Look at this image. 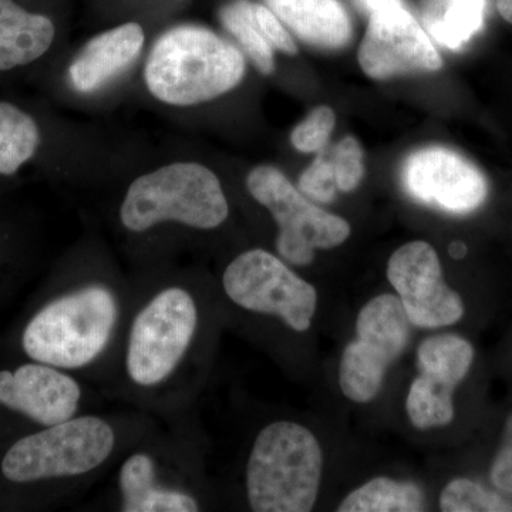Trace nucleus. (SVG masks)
Returning <instances> with one entry per match:
<instances>
[{
  "instance_id": "obj_27",
  "label": "nucleus",
  "mask_w": 512,
  "mask_h": 512,
  "mask_svg": "<svg viewBox=\"0 0 512 512\" xmlns=\"http://www.w3.org/2000/svg\"><path fill=\"white\" fill-rule=\"evenodd\" d=\"M252 6H254L256 22H258L259 28H261L266 40L271 43L272 47L279 50V52L285 53V55H298V46L293 42L292 36L285 29L281 19L264 5L254 3Z\"/></svg>"
},
{
  "instance_id": "obj_24",
  "label": "nucleus",
  "mask_w": 512,
  "mask_h": 512,
  "mask_svg": "<svg viewBox=\"0 0 512 512\" xmlns=\"http://www.w3.org/2000/svg\"><path fill=\"white\" fill-rule=\"evenodd\" d=\"M335 111L328 106H319L293 128L291 143L301 153H318L328 144L335 128Z\"/></svg>"
},
{
  "instance_id": "obj_18",
  "label": "nucleus",
  "mask_w": 512,
  "mask_h": 512,
  "mask_svg": "<svg viewBox=\"0 0 512 512\" xmlns=\"http://www.w3.org/2000/svg\"><path fill=\"white\" fill-rule=\"evenodd\" d=\"M56 29L52 19L0 0V72L26 66L46 55Z\"/></svg>"
},
{
  "instance_id": "obj_30",
  "label": "nucleus",
  "mask_w": 512,
  "mask_h": 512,
  "mask_svg": "<svg viewBox=\"0 0 512 512\" xmlns=\"http://www.w3.org/2000/svg\"><path fill=\"white\" fill-rule=\"evenodd\" d=\"M495 5H497L501 18L512 23V0H495Z\"/></svg>"
},
{
  "instance_id": "obj_19",
  "label": "nucleus",
  "mask_w": 512,
  "mask_h": 512,
  "mask_svg": "<svg viewBox=\"0 0 512 512\" xmlns=\"http://www.w3.org/2000/svg\"><path fill=\"white\" fill-rule=\"evenodd\" d=\"M484 12L485 0H431L424 23L441 46L460 50L483 28Z\"/></svg>"
},
{
  "instance_id": "obj_13",
  "label": "nucleus",
  "mask_w": 512,
  "mask_h": 512,
  "mask_svg": "<svg viewBox=\"0 0 512 512\" xmlns=\"http://www.w3.org/2000/svg\"><path fill=\"white\" fill-rule=\"evenodd\" d=\"M403 183L413 198L453 214L484 204L488 183L466 157L444 147L416 151L403 165Z\"/></svg>"
},
{
  "instance_id": "obj_16",
  "label": "nucleus",
  "mask_w": 512,
  "mask_h": 512,
  "mask_svg": "<svg viewBox=\"0 0 512 512\" xmlns=\"http://www.w3.org/2000/svg\"><path fill=\"white\" fill-rule=\"evenodd\" d=\"M121 511L197 512L201 510L194 494L170 487L158 478L156 460L144 451L126 458L119 471Z\"/></svg>"
},
{
  "instance_id": "obj_15",
  "label": "nucleus",
  "mask_w": 512,
  "mask_h": 512,
  "mask_svg": "<svg viewBox=\"0 0 512 512\" xmlns=\"http://www.w3.org/2000/svg\"><path fill=\"white\" fill-rule=\"evenodd\" d=\"M146 33L136 22L124 23L90 39L69 67L70 82L80 93H93L127 69L141 55Z\"/></svg>"
},
{
  "instance_id": "obj_14",
  "label": "nucleus",
  "mask_w": 512,
  "mask_h": 512,
  "mask_svg": "<svg viewBox=\"0 0 512 512\" xmlns=\"http://www.w3.org/2000/svg\"><path fill=\"white\" fill-rule=\"evenodd\" d=\"M82 387L66 370L33 362L0 370V404L42 427L77 416Z\"/></svg>"
},
{
  "instance_id": "obj_4",
  "label": "nucleus",
  "mask_w": 512,
  "mask_h": 512,
  "mask_svg": "<svg viewBox=\"0 0 512 512\" xmlns=\"http://www.w3.org/2000/svg\"><path fill=\"white\" fill-rule=\"evenodd\" d=\"M228 215L220 178L205 165L191 161L140 175L128 187L120 207L121 224L136 234L165 222L210 231L221 227Z\"/></svg>"
},
{
  "instance_id": "obj_6",
  "label": "nucleus",
  "mask_w": 512,
  "mask_h": 512,
  "mask_svg": "<svg viewBox=\"0 0 512 512\" xmlns=\"http://www.w3.org/2000/svg\"><path fill=\"white\" fill-rule=\"evenodd\" d=\"M116 448V431L101 417L74 416L22 437L3 456L10 483L67 480L99 470Z\"/></svg>"
},
{
  "instance_id": "obj_25",
  "label": "nucleus",
  "mask_w": 512,
  "mask_h": 512,
  "mask_svg": "<svg viewBox=\"0 0 512 512\" xmlns=\"http://www.w3.org/2000/svg\"><path fill=\"white\" fill-rule=\"evenodd\" d=\"M330 164L335 173L338 190L350 192L355 190L365 175L363 150L355 137H345L333 147L330 153Z\"/></svg>"
},
{
  "instance_id": "obj_28",
  "label": "nucleus",
  "mask_w": 512,
  "mask_h": 512,
  "mask_svg": "<svg viewBox=\"0 0 512 512\" xmlns=\"http://www.w3.org/2000/svg\"><path fill=\"white\" fill-rule=\"evenodd\" d=\"M490 477L498 490L512 495V414L505 423L503 440L495 454Z\"/></svg>"
},
{
  "instance_id": "obj_11",
  "label": "nucleus",
  "mask_w": 512,
  "mask_h": 512,
  "mask_svg": "<svg viewBox=\"0 0 512 512\" xmlns=\"http://www.w3.org/2000/svg\"><path fill=\"white\" fill-rule=\"evenodd\" d=\"M474 349L457 335H437L417 349L419 376L407 394L406 410L414 427H444L454 419L453 394L473 365Z\"/></svg>"
},
{
  "instance_id": "obj_21",
  "label": "nucleus",
  "mask_w": 512,
  "mask_h": 512,
  "mask_svg": "<svg viewBox=\"0 0 512 512\" xmlns=\"http://www.w3.org/2000/svg\"><path fill=\"white\" fill-rule=\"evenodd\" d=\"M35 119L12 103H0V175L18 173L40 146Z\"/></svg>"
},
{
  "instance_id": "obj_22",
  "label": "nucleus",
  "mask_w": 512,
  "mask_h": 512,
  "mask_svg": "<svg viewBox=\"0 0 512 512\" xmlns=\"http://www.w3.org/2000/svg\"><path fill=\"white\" fill-rule=\"evenodd\" d=\"M252 5L254 3L247 0H237L225 6L221 10L222 25L238 40L256 69L262 74H271L275 69L274 47L259 28Z\"/></svg>"
},
{
  "instance_id": "obj_10",
  "label": "nucleus",
  "mask_w": 512,
  "mask_h": 512,
  "mask_svg": "<svg viewBox=\"0 0 512 512\" xmlns=\"http://www.w3.org/2000/svg\"><path fill=\"white\" fill-rule=\"evenodd\" d=\"M387 279L417 328H443L463 318V299L444 281L439 255L427 242H409L394 251Z\"/></svg>"
},
{
  "instance_id": "obj_9",
  "label": "nucleus",
  "mask_w": 512,
  "mask_h": 512,
  "mask_svg": "<svg viewBox=\"0 0 512 512\" xmlns=\"http://www.w3.org/2000/svg\"><path fill=\"white\" fill-rule=\"evenodd\" d=\"M410 323L402 302L390 293L363 306L356 320V340L340 359L342 393L355 403H369L379 394L387 369L402 356L410 338Z\"/></svg>"
},
{
  "instance_id": "obj_3",
  "label": "nucleus",
  "mask_w": 512,
  "mask_h": 512,
  "mask_svg": "<svg viewBox=\"0 0 512 512\" xmlns=\"http://www.w3.org/2000/svg\"><path fill=\"white\" fill-rule=\"evenodd\" d=\"M322 448L308 427L275 421L259 431L247 464L249 507L255 512H308L318 500Z\"/></svg>"
},
{
  "instance_id": "obj_31",
  "label": "nucleus",
  "mask_w": 512,
  "mask_h": 512,
  "mask_svg": "<svg viewBox=\"0 0 512 512\" xmlns=\"http://www.w3.org/2000/svg\"><path fill=\"white\" fill-rule=\"evenodd\" d=\"M464 252V247L461 244H454L453 247H451V255L454 256V258H460L461 254Z\"/></svg>"
},
{
  "instance_id": "obj_1",
  "label": "nucleus",
  "mask_w": 512,
  "mask_h": 512,
  "mask_svg": "<svg viewBox=\"0 0 512 512\" xmlns=\"http://www.w3.org/2000/svg\"><path fill=\"white\" fill-rule=\"evenodd\" d=\"M241 50L214 32L178 26L154 43L144 67L151 96L175 107H190L224 96L245 76Z\"/></svg>"
},
{
  "instance_id": "obj_23",
  "label": "nucleus",
  "mask_w": 512,
  "mask_h": 512,
  "mask_svg": "<svg viewBox=\"0 0 512 512\" xmlns=\"http://www.w3.org/2000/svg\"><path fill=\"white\" fill-rule=\"evenodd\" d=\"M440 508L444 512H511L512 503L474 481L457 478L441 493Z\"/></svg>"
},
{
  "instance_id": "obj_2",
  "label": "nucleus",
  "mask_w": 512,
  "mask_h": 512,
  "mask_svg": "<svg viewBox=\"0 0 512 512\" xmlns=\"http://www.w3.org/2000/svg\"><path fill=\"white\" fill-rule=\"evenodd\" d=\"M120 320V301L109 285L92 282L62 293L33 315L22 348L35 362L79 370L109 349Z\"/></svg>"
},
{
  "instance_id": "obj_12",
  "label": "nucleus",
  "mask_w": 512,
  "mask_h": 512,
  "mask_svg": "<svg viewBox=\"0 0 512 512\" xmlns=\"http://www.w3.org/2000/svg\"><path fill=\"white\" fill-rule=\"evenodd\" d=\"M357 59L363 72L375 80L436 72L443 66L426 30L404 6L370 15Z\"/></svg>"
},
{
  "instance_id": "obj_17",
  "label": "nucleus",
  "mask_w": 512,
  "mask_h": 512,
  "mask_svg": "<svg viewBox=\"0 0 512 512\" xmlns=\"http://www.w3.org/2000/svg\"><path fill=\"white\" fill-rule=\"evenodd\" d=\"M268 8L302 42L339 49L352 37V23L339 0H266Z\"/></svg>"
},
{
  "instance_id": "obj_26",
  "label": "nucleus",
  "mask_w": 512,
  "mask_h": 512,
  "mask_svg": "<svg viewBox=\"0 0 512 512\" xmlns=\"http://www.w3.org/2000/svg\"><path fill=\"white\" fill-rule=\"evenodd\" d=\"M299 191L306 198L319 202H330L335 200L336 185L335 173L329 158L319 156L313 161L311 167L305 170L298 183Z\"/></svg>"
},
{
  "instance_id": "obj_20",
  "label": "nucleus",
  "mask_w": 512,
  "mask_h": 512,
  "mask_svg": "<svg viewBox=\"0 0 512 512\" xmlns=\"http://www.w3.org/2000/svg\"><path fill=\"white\" fill-rule=\"evenodd\" d=\"M426 500L419 485L377 477L350 493L339 512H420Z\"/></svg>"
},
{
  "instance_id": "obj_8",
  "label": "nucleus",
  "mask_w": 512,
  "mask_h": 512,
  "mask_svg": "<svg viewBox=\"0 0 512 512\" xmlns=\"http://www.w3.org/2000/svg\"><path fill=\"white\" fill-rule=\"evenodd\" d=\"M222 286L229 299L248 312L276 316L295 332L311 328L318 292L282 258L249 249L225 268Z\"/></svg>"
},
{
  "instance_id": "obj_7",
  "label": "nucleus",
  "mask_w": 512,
  "mask_h": 512,
  "mask_svg": "<svg viewBox=\"0 0 512 512\" xmlns=\"http://www.w3.org/2000/svg\"><path fill=\"white\" fill-rule=\"evenodd\" d=\"M247 187L278 224L276 251L288 264H312L316 249L336 248L349 238L348 221L312 204L278 168L258 165Z\"/></svg>"
},
{
  "instance_id": "obj_29",
  "label": "nucleus",
  "mask_w": 512,
  "mask_h": 512,
  "mask_svg": "<svg viewBox=\"0 0 512 512\" xmlns=\"http://www.w3.org/2000/svg\"><path fill=\"white\" fill-rule=\"evenodd\" d=\"M360 9L372 15L377 10L393 8V6H403L402 0H355Z\"/></svg>"
},
{
  "instance_id": "obj_5",
  "label": "nucleus",
  "mask_w": 512,
  "mask_h": 512,
  "mask_svg": "<svg viewBox=\"0 0 512 512\" xmlns=\"http://www.w3.org/2000/svg\"><path fill=\"white\" fill-rule=\"evenodd\" d=\"M198 328L200 309L190 289L173 285L154 293L128 328V380L147 390L170 382L190 355Z\"/></svg>"
}]
</instances>
